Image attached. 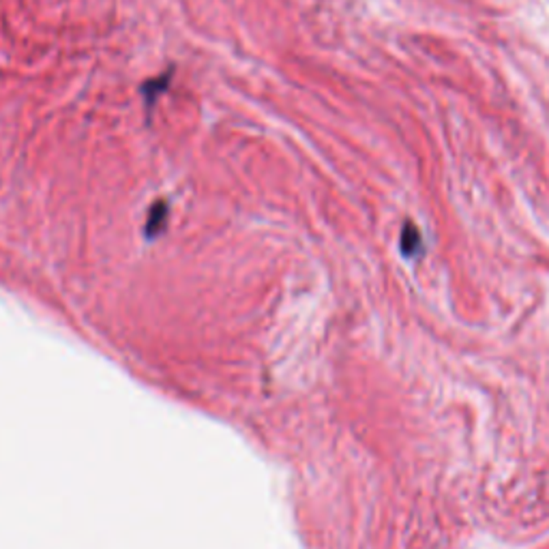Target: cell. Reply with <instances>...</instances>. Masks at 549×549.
Instances as JSON below:
<instances>
[{
	"instance_id": "obj_1",
	"label": "cell",
	"mask_w": 549,
	"mask_h": 549,
	"mask_svg": "<svg viewBox=\"0 0 549 549\" xmlns=\"http://www.w3.org/2000/svg\"><path fill=\"white\" fill-rule=\"evenodd\" d=\"M170 78H172V71H170L166 78L160 76V78H157V80H149V82L144 84L142 90H144L146 106L152 108L157 103V99H160V95L166 93V88H168V84H170Z\"/></svg>"
}]
</instances>
